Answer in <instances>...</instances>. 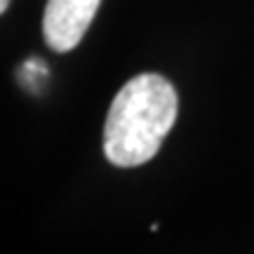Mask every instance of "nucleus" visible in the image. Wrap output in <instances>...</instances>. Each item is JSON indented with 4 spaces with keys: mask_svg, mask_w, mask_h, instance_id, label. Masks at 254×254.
Returning a JSON list of instances; mask_svg holds the SVG:
<instances>
[{
    "mask_svg": "<svg viewBox=\"0 0 254 254\" xmlns=\"http://www.w3.org/2000/svg\"><path fill=\"white\" fill-rule=\"evenodd\" d=\"M177 92L158 73H141L111 104L104 127V153L116 167H136L153 158L177 120Z\"/></svg>",
    "mask_w": 254,
    "mask_h": 254,
    "instance_id": "1",
    "label": "nucleus"
},
{
    "mask_svg": "<svg viewBox=\"0 0 254 254\" xmlns=\"http://www.w3.org/2000/svg\"><path fill=\"white\" fill-rule=\"evenodd\" d=\"M101 0H47L43 38L50 50L71 52L87 33Z\"/></svg>",
    "mask_w": 254,
    "mask_h": 254,
    "instance_id": "2",
    "label": "nucleus"
},
{
    "mask_svg": "<svg viewBox=\"0 0 254 254\" xmlns=\"http://www.w3.org/2000/svg\"><path fill=\"white\" fill-rule=\"evenodd\" d=\"M7 5H9V0H0V14L7 9Z\"/></svg>",
    "mask_w": 254,
    "mask_h": 254,
    "instance_id": "3",
    "label": "nucleus"
}]
</instances>
